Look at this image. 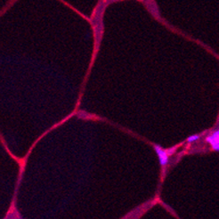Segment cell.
I'll return each mask as SVG.
<instances>
[{"label":"cell","instance_id":"1","mask_svg":"<svg viewBox=\"0 0 219 219\" xmlns=\"http://www.w3.org/2000/svg\"><path fill=\"white\" fill-rule=\"evenodd\" d=\"M115 1H121V0H99L95 9H94V14L92 15V24L94 26V36H95V44H96V48H98L99 44L102 39V35H103V14L106 6ZM142 1L147 8L151 11L152 14H153L154 16L158 15V10H157L156 4L154 0H140Z\"/></svg>","mask_w":219,"mask_h":219},{"label":"cell","instance_id":"2","mask_svg":"<svg viewBox=\"0 0 219 219\" xmlns=\"http://www.w3.org/2000/svg\"><path fill=\"white\" fill-rule=\"evenodd\" d=\"M154 151L156 152L159 161V165L161 166L162 168H164L169 161V153H168V151L164 150L162 147H160L159 145L154 144L153 145Z\"/></svg>","mask_w":219,"mask_h":219},{"label":"cell","instance_id":"3","mask_svg":"<svg viewBox=\"0 0 219 219\" xmlns=\"http://www.w3.org/2000/svg\"><path fill=\"white\" fill-rule=\"evenodd\" d=\"M206 142H208L210 145L216 142H219V129L216 130L215 132H213L212 134H210L209 136H208L206 137Z\"/></svg>","mask_w":219,"mask_h":219},{"label":"cell","instance_id":"4","mask_svg":"<svg viewBox=\"0 0 219 219\" xmlns=\"http://www.w3.org/2000/svg\"><path fill=\"white\" fill-rule=\"evenodd\" d=\"M201 138V136L200 135H192V136H190L186 139V142H189V143H191V142H197L198 140H200Z\"/></svg>","mask_w":219,"mask_h":219},{"label":"cell","instance_id":"5","mask_svg":"<svg viewBox=\"0 0 219 219\" xmlns=\"http://www.w3.org/2000/svg\"><path fill=\"white\" fill-rule=\"evenodd\" d=\"M211 147L214 151H217V152H219V142H216V143H213L211 144Z\"/></svg>","mask_w":219,"mask_h":219}]
</instances>
